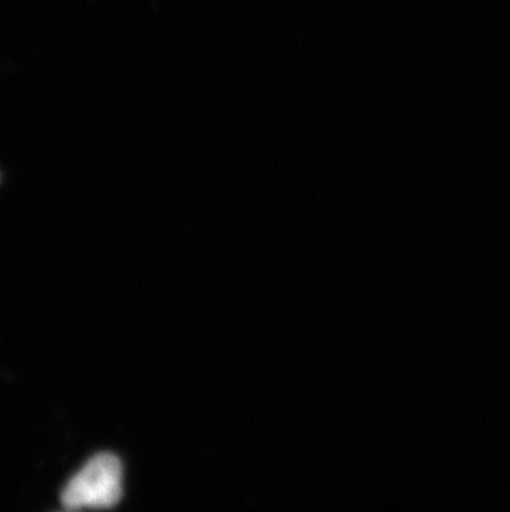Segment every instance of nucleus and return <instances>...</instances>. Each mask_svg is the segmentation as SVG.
<instances>
[{"instance_id":"f257e3e1","label":"nucleus","mask_w":510,"mask_h":512,"mask_svg":"<svg viewBox=\"0 0 510 512\" xmlns=\"http://www.w3.org/2000/svg\"><path fill=\"white\" fill-rule=\"evenodd\" d=\"M121 463L113 455L93 458L63 489L62 503L67 511L113 508L121 499Z\"/></svg>"}]
</instances>
